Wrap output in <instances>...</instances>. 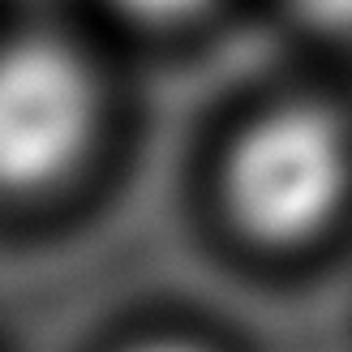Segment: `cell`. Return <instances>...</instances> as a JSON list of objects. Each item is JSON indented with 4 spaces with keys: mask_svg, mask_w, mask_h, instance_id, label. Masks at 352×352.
<instances>
[{
    "mask_svg": "<svg viewBox=\"0 0 352 352\" xmlns=\"http://www.w3.org/2000/svg\"><path fill=\"white\" fill-rule=\"evenodd\" d=\"M116 13L133 17V22H146V26H176V22H189L198 17L202 9H210L215 0H112Z\"/></svg>",
    "mask_w": 352,
    "mask_h": 352,
    "instance_id": "3957f363",
    "label": "cell"
},
{
    "mask_svg": "<svg viewBox=\"0 0 352 352\" xmlns=\"http://www.w3.org/2000/svg\"><path fill=\"white\" fill-rule=\"evenodd\" d=\"M129 352H202V348H193V344H181V340H155V344H138Z\"/></svg>",
    "mask_w": 352,
    "mask_h": 352,
    "instance_id": "5b68a950",
    "label": "cell"
},
{
    "mask_svg": "<svg viewBox=\"0 0 352 352\" xmlns=\"http://www.w3.org/2000/svg\"><path fill=\"white\" fill-rule=\"evenodd\" d=\"M352 189V146L322 108H275L236 138L223 172L228 210L262 245H305L336 223Z\"/></svg>",
    "mask_w": 352,
    "mask_h": 352,
    "instance_id": "6da1fadb",
    "label": "cell"
},
{
    "mask_svg": "<svg viewBox=\"0 0 352 352\" xmlns=\"http://www.w3.org/2000/svg\"><path fill=\"white\" fill-rule=\"evenodd\" d=\"M309 22H318L327 30H340V34H352V0H292Z\"/></svg>",
    "mask_w": 352,
    "mask_h": 352,
    "instance_id": "277c9868",
    "label": "cell"
},
{
    "mask_svg": "<svg viewBox=\"0 0 352 352\" xmlns=\"http://www.w3.org/2000/svg\"><path fill=\"white\" fill-rule=\"evenodd\" d=\"M99 129V82L60 39L0 43V193L74 176Z\"/></svg>",
    "mask_w": 352,
    "mask_h": 352,
    "instance_id": "7a4b0ae2",
    "label": "cell"
}]
</instances>
